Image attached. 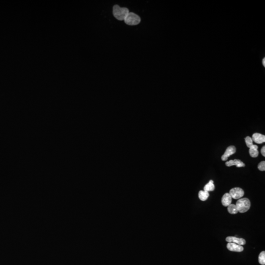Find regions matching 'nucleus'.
I'll list each match as a JSON object with an SVG mask.
<instances>
[{"instance_id": "nucleus-1", "label": "nucleus", "mask_w": 265, "mask_h": 265, "mask_svg": "<svg viewBox=\"0 0 265 265\" xmlns=\"http://www.w3.org/2000/svg\"><path fill=\"white\" fill-rule=\"evenodd\" d=\"M129 13L128 9L126 8H121L119 6L115 5L113 8V16L117 20H124Z\"/></svg>"}, {"instance_id": "nucleus-2", "label": "nucleus", "mask_w": 265, "mask_h": 265, "mask_svg": "<svg viewBox=\"0 0 265 265\" xmlns=\"http://www.w3.org/2000/svg\"><path fill=\"white\" fill-rule=\"evenodd\" d=\"M251 203L249 199L247 198H240L237 201L236 204L238 212L245 213L250 209Z\"/></svg>"}, {"instance_id": "nucleus-3", "label": "nucleus", "mask_w": 265, "mask_h": 265, "mask_svg": "<svg viewBox=\"0 0 265 265\" xmlns=\"http://www.w3.org/2000/svg\"><path fill=\"white\" fill-rule=\"evenodd\" d=\"M124 22L127 25L134 26L138 25L141 22V18L138 15L133 13H129L125 18Z\"/></svg>"}, {"instance_id": "nucleus-4", "label": "nucleus", "mask_w": 265, "mask_h": 265, "mask_svg": "<svg viewBox=\"0 0 265 265\" xmlns=\"http://www.w3.org/2000/svg\"><path fill=\"white\" fill-rule=\"evenodd\" d=\"M232 198L235 199H239L244 196V190L240 188H234L230 190L229 193Z\"/></svg>"}, {"instance_id": "nucleus-5", "label": "nucleus", "mask_w": 265, "mask_h": 265, "mask_svg": "<svg viewBox=\"0 0 265 265\" xmlns=\"http://www.w3.org/2000/svg\"><path fill=\"white\" fill-rule=\"evenodd\" d=\"M227 248L231 252H241L244 250V248L242 245H239L235 243L228 242L227 245Z\"/></svg>"}, {"instance_id": "nucleus-6", "label": "nucleus", "mask_w": 265, "mask_h": 265, "mask_svg": "<svg viewBox=\"0 0 265 265\" xmlns=\"http://www.w3.org/2000/svg\"><path fill=\"white\" fill-rule=\"evenodd\" d=\"M236 151V149L234 146H230L229 147H228L224 154L222 156V160L223 161H226L228 158L232 155L234 154V153H235Z\"/></svg>"}, {"instance_id": "nucleus-7", "label": "nucleus", "mask_w": 265, "mask_h": 265, "mask_svg": "<svg viewBox=\"0 0 265 265\" xmlns=\"http://www.w3.org/2000/svg\"><path fill=\"white\" fill-rule=\"evenodd\" d=\"M226 241L228 242H231V243H235V244H238L239 245H245L246 243L245 239L243 238H238L236 237L229 236L228 237L226 238Z\"/></svg>"}, {"instance_id": "nucleus-8", "label": "nucleus", "mask_w": 265, "mask_h": 265, "mask_svg": "<svg viewBox=\"0 0 265 265\" xmlns=\"http://www.w3.org/2000/svg\"><path fill=\"white\" fill-rule=\"evenodd\" d=\"M252 138L253 141L257 144H261L265 142V135L257 133L253 134Z\"/></svg>"}, {"instance_id": "nucleus-9", "label": "nucleus", "mask_w": 265, "mask_h": 265, "mask_svg": "<svg viewBox=\"0 0 265 265\" xmlns=\"http://www.w3.org/2000/svg\"><path fill=\"white\" fill-rule=\"evenodd\" d=\"M226 166L227 167H231V166H236L237 167H244L245 166V164L241 162L240 160L235 159L234 160H230L228 162H226L225 163Z\"/></svg>"}, {"instance_id": "nucleus-10", "label": "nucleus", "mask_w": 265, "mask_h": 265, "mask_svg": "<svg viewBox=\"0 0 265 265\" xmlns=\"http://www.w3.org/2000/svg\"><path fill=\"white\" fill-rule=\"evenodd\" d=\"M232 197L229 193H226L222 198V203L223 206L228 207L232 203Z\"/></svg>"}, {"instance_id": "nucleus-11", "label": "nucleus", "mask_w": 265, "mask_h": 265, "mask_svg": "<svg viewBox=\"0 0 265 265\" xmlns=\"http://www.w3.org/2000/svg\"><path fill=\"white\" fill-rule=\"evenodd\" d=\"M257 146L253 145L249 148V153L250 156L252 158H256L259 155V152L258 150Z\"/></svg>"}, {"instance_id": "nucleus-12", "label": "nucleus", "mask_w": 265, "mask_h": 265, "mask_svg": "<svg viewBox=\"0 0 265 265\" xmlns=\"http://www.w3.org/2000/svg\"><path fill=\"white\" fill-rule=\"evenodd\" d=\"M215 189V187L214 184V181L212 180H211L209 181V183H207L204 186V190L208 192H211V191L214 190Z\"/></svg>"}, {"instance_id": "nucleus-13", "label": "nucleus", "mask_w": 265, "mask_h": 265, "mask_svg": "<svg viewBox=\"0 0 265 265\" xmlns=\"http://www.w3.org/2000/svg\"><path fill=\"white\" fill-rule=\"evenodd\" d=\"M209 197V192L204 191V190H200L198 193V197L199 199L201 201H206L208 199Z\"/></svg>"}, {"instance_id": "nucleus-14", "label": "nucleus", "mask_w": 265, "mask_h": 265, "mask_svg": "<svg viewBox=\"0 0 265 265\" xmlns=\"http://www.w3.org/2000/svg\"><path fill=\"white\" fill-rule=\"evenodd\" d=\"M228 212L231 214H236L238 213V211L237 209L236 205L231 204L227 207Z\"/></svg>"}, {"instance_id": "nucleus-15", "label": "nucleus", "mask_w": 265, "mask_h": 265, "mask_svg": "<svg viewBox=\"0 0 265 265\" xmlns=\"http://www.w3.org/2000/svg\"><path fill=\"white\" fill-rule=\"evenodd\" d=\"M258 261L259 263L261 265H265V251H263L261 252L260 253L258 257Z\"/></svg>"}, {"instance_id": "nucleus-16", "label": "nucleus", "mask_w": 265, "mask_h": 265, "mask_svg": "<svg viewBox=\"0 0 265 265\" xmlns=\"http://www.w3.org/2000/svg\"><path fill=\"white\" fill-rule=\"evenodd\" d=\"M245 142L246 143V145L248 148H250L252 145H253V141L251 137L248 136L245 138Z\"/></svg>"}, {"instance_id": "nucleus-17", "label": "nucleus", "mask_w": 265, "mask_h": 265, "mask_svg": "<svg viewBox=\"0 0 265 265\" xmlns=\"http://www.w3.org/2000/svg\"><path fill=\"white\" fill-rule=\"evenodd\" d=\"M258 168L259 170H260V171H265V161H262V162H260V163L258 164Z\"/></svg>"}, {"instance_id": "nucleus-18", "label": "nucleus", "mask_w": 265, "mask_h": 265, "mask_svg": "<svg viewBox=\"0 0 265 265\" xmlns=\"http://www.w3.org/2000/svg\"><path fill=\"white\" fill-rule=\"evenodd\" d=\"M261 153L262 155L264 157H265V146H263V147L262 148L261 150Z\"/></svg>"}, {"instance_id": "nucleus-19", "label": "nucleus", "mask_w": 265, "mask_h": 265, "mask_svg": "<svg viewBox=\"0 0 265 265\" xmlns=\"http://www.w3.org/2000/svg\"><path fill=\"white\" fill-rule=\"evenodd\" d=\"M263 64L264 65V66L265 65V59H264V60H263L262 61Z\"/></svg>"}]
</instances>
